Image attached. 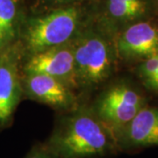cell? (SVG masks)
Listing matches in <instances>:
<instances>
[{"label": "cell", "mask_w": 158, "mask_h": 158, "mask_svg": "<svg viewBox=\"0 0 158 158\" xmlns=\"http://www.w3.org/2000/svg\"><path fill=\"white\" fill-rule=\"evenodd\" d=\"M44 144L59 158H104L118 151L113 130L84 106L62 115Z\"/></svg>", "instance_id": "1"}, {"label": "cell", "mask_w": 158, "mask_h": 158, "mask_svg": "<svg viewBox=\"0 0 158 158\" xmlns=\"http://www.w3.org/2000/svg\"><path fill=\"white\" fill-rule=\"evenodd\" d=\"M109 33L85 27L72 41L77 87L95 88L113 74L118 57Z\"/></svg>", "instance_id": "2"}, {"label": "cell", "mask_w": 158, "mask_h": 158, "mask_svg": "<svg viewBox=\"0 0 158 158\" xmlns=\"http://www.w3.org/2000/svg\"><path fill=\"white\" fill-rule=\"evenodd\" d=\"M82 12L67 6L31 19L24 34L25 44L31 54L71 42L85 26Z\"/></svg>", "instance_id": "3"}, {"label": "cell", "mask_w": 158, "mask_h": 158, "mask_svg": "<svg viewBox=\"0 0 158 158\" xmlns=\"http://www.w3.org/2000/svg\"><path fill=\"white\" fill-rule=\"evenodd\" d=\"M146 106L147 98L141 90L120 81L104 90L90 107L115 135Z\"/></svg>", "instance_id": "4"}, {"label": "cell", "mask_w": 158, "mask_h": 158, "mask_svg": "<svg viewBox=\"0 0 158 158\" xmlns=\"http://www.w3.org/2000/svg\"><path fill=\"white\" fill-rule=\"evenodd\" d=\"M118 59L139 62L158 54V22L152 18L132 23L114 37Z\"/></svg>", "instance_id": "5"}, {"label": "cell", "mask_w": 158, "mask_h": 158, "mask_svg": "<svg viewBox=\"0 0 158 158\" xmlns=\"http://www.w3.org/2000/svg\"><path fill=\"white\" fill-rule=\"evenodd\" d=\"M72 41L31 54L24 66V74H44L61 80L72 89L77 87Z\"/></svg>", "instance_id": "6"}, {"label": "cell", "mask_w": 158, "mask_h": 158, "mask_svg": "<svg viewBox=\"0 0 158 158\" xmlns=\"http://www.w3.org/2000/svg\"><path fill=\"white\" fill-rule=\"evenodd\" d=\"M19 59V50L15 47L0 49V127L10 123L22 95Z\"/></svg>", "instance_id": "7"}, {"label": "cell", "mask_w": 158, "mask_h": 158, "mask_svg": "<svg viewBox=\"0 0 158 158\" xmlns=\"http://www.w3.org/2000/svg\"><path fill=\"white\" fill-rule=\"evenodd\" d=\"M115 137L118 151L158 146V106L142 108Z\"/></svg>", "instance_id": "8"}, {"label": "cell", "mask_w": 158, "mask_h": 158, "mask_svg": "<svg viewBox=\"0 0 158 158\" xmlns=\"http://www.w3.org/2000/svg\"><path fill=\"white\" fill-rule=\"evenodd\" d=\"M24 89L31 98L67 112L77 106L72 88L59 79L38 73L25 74Z\"/></svg>", "instance_id": "9"}, {"label": "cell", "mask_w": 158, "mask_h": 158, "mask_svg": "<svg viewBox=\"0 0 158 158\" xmlns=\"http://www.w3.org/2000/svg\"><path fill=\"white\" fill-rule=\"evenodd\" d=\"M156 10L154 0H106L108 27L114 36L132 23L152 18Z\"/></svg>", "instance_id": "10"}, {"label": "cell", "mask_w": 158, "mask_h": 158, "mask_svg": "<svg viewBox=\"0 0 158 158\" xmlns=\"http://www.w3.org/2000/svg\"><path fill=\"white\" fill-rule=\"evenodd\" d=\"M18 8L14 0H0V36L6 44L16 32Z\"/></svg>", "instance_id": "11"}, {"label": "cell", "mask_w": 158, "mask_h": 158, "mask_svg": "<svg viewBox=\"0 0 158 158\" xmlns=\"http://www.w3.org/2000/svg\"><path fill=\"white\" fill-rule=\"evenodd\" d=\"M135 73L146 89L158 92V54L138 62Z\"/></svg>", "instance_id": "12"}, {"label": "cell", "mask_w": 158, "mask_h": 158, "mask_svg": "<svg viewBox=\"0 0 158 158\" xmlns=\"http://www.w3.org/2000/svg\"><path fill=\"white\" fill-rule=\"evenodd\" d=\"M25 158H59L56 155L50 151L44 143L36 144L30 150Z\"/></svg>", "instance_id": "13"}, {"label": "cell", "mask_w": 158, "mask_h": 158, "mask_svg": "<svg viewBox=\"0 0 158 158\" xmlns=\"http://www.w3.org/2000/svg\"><path fill=\"white\" fill-rule=\"evenodd\" d=\"M54 3H58V4H70V3H74L76 1L78 0H50Z\"/></svg>", "instance_id": "14"}, {"label": "cell", "mask_w": 158, "mask_h": 158, "mask_svg": "<svg viewBox=\"0 0 158 158\" xmlns=\"http://www.w3.org/2000/svg\"><path fill=\"white\" fill-rule=\"evenodd\" d=\"M4 45H5V42L3 41V40H2L1 36H0V49L4 47Z\"/></svg>", "instance_id": "15"}, {"label": "cell", "mask_w": 158, "mask_h": 158, "mask_svg": "<svg viewBox=\"0 0 158 158\" xmlns=\"http://www.w3.org/2000/svg\"><path fill=\"white\" fill-rule=\"evenodd\" d=\"M154 3H155V6H156V9L158 8V0H154Z\"/></svg>", "instance_id": "16"}]
</instances>
